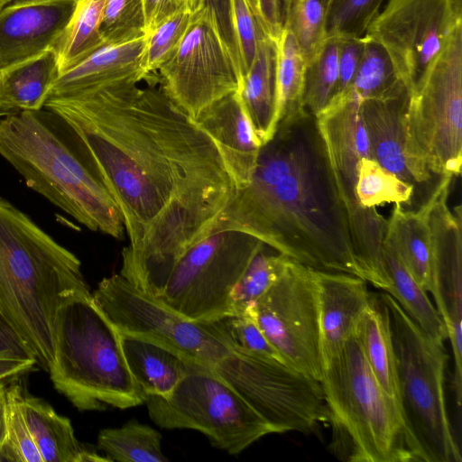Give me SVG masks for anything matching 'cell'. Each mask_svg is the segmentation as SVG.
<instances>
[{
    "instance_id": "d6986e66",
    "label": "cell",
    "mask_w": 462,
    "mask_h": 462,
    "mask_svg": "<svg viewBox=\"0 0 462 462\" xmlns=\"http://www.w3.org/2000/svg\"><path fill=\"white\" fill-rule=\"evenodd\" d=\"M315 275L324 365L354 336L372 296L361 277L318 270Z\"/></svg>"
},
{
    "instance_id": "ffe728a7",
    "label": "cell",
    "mask_w": 462,
    "mask_h": 462,
    "mask_svg": "<svg viewBox=\"0 0 462 462\" xmlns=\"http://www.w3.org/2000/svg\"><path fill=\"white\" fill-rule=\"evenodd\" d=\"M219 148L237 186H245L256 166L261 143L238 91L207 106L195 119Z\"/></svg>"
},
{
    "instance_id": "30bf717a",
    "label": "cell",
    "mask_w": 462,
    "mask_h": 462,
    "mask_svg": "<svg viewBox=\"0 0 462 462\" xmlns=\"http://www.w3.org/2000/svg\"><path fill=\"white\" fill-rule=\"evenodd\" d=\"M151 420L166 430H195L212 446L237 455L271 427L210 367L187 374L166 397L148 395Z\"/></svg>"
},
{
    "instance_id": "ac0fdd59",
    "label": "cell",
    "mask_w": 462,
    "mask_h": 462,
    "mask_svg": "<svg viewBox=\"0 0 462 462\" xmlns=\"http://www.w3.org/2000/svg\"><path fill=\"white\" fill-rule=\"evenodd\" d=\"M77 0H13L0 10V71L53 49Z\"/></svg>"
},
{
    "instance_id": "7402d4cb",
    "label": "cell",
    "mask_w": 462,
    "mask_h": 462,
    "mask_svg": "<svg viewBox=\"0 0 462 462\" xmlns=\"http://www.w3.org/2000/svg\"><path fill=\"white\" fill-rule=\"evenodd\" d=\"M145 36L117 44H104L60 74L48 97H62L144 79L142 57ZM47 97V98H48Z\"/></svg>"
},
{
    "instance_id": "4316f807",
    "label": "cell",
    "mask_w": 462,
    "mask_h": 462,
    "mask_svg": "<svg viewBox=\"0 0 462 462\" xmlns=\"http://www.w3.org/2000/svg\"><path fill=\"white\" fill-rule=\"evenodd\" d=\"M363 354L380 385L398 402L395 355L388 312L383 302L372 296L355 331Z\"/></svg>"
},
{
    "instance_id": "7c38bea8",
    "label": "cell",
    "mask_w": 462,
    "mask_h": 462,
    "mask_svg": "<svg viewBox=\"0 0 462 462\" xmlns=\"http://www.w3.org/2000/svg\"><path fill=\"white\" fill-rule=\"evenodd\" d=\"M263 245L243 232H213L181 255L155 299L194 321L231 314V293Z\"/></svg>"
},
{
    "instance_id": "836d02e7",
    "label": "cell",
    "mask_w": 462,
    "mask_h": 462,
    "mask_svg": "<svg viewBox=\"0 0 462 462\" xmlns=\"http://www.w3.org/2000/svg\"><path fill=\"white\" fill-rule=\"evenodd\" d=\"M291 259L263 245L254 254L230 298L232 314L248 315L255 302L283 273Z\"/></svg>"
},
{
    "instance_id": "11a10c76",
    "label": "cell",
    "mask_w": 462,
    "mask_h": 462,
    "mask_svg": "<svg viewBox=\"0 0 462 462\" xmlns=\"http://www.w3.org/2000/svg\"><path fill=\"white\" fill-rule=\"evenodd\" d=\"M324 2H325V5H326V9L328 10V8L329 5L331 4L332 0H324ZM326 13H327V11H326Z\"/></svg>"
},
{
    "instance_id": "ab89813d",
    "label": "cell",
    "mask_w": 462,
    "mask_h": 462,
    "mask_svg": "<svg viewBox=\"0 0 462 462\" xmlns=\"http://www.w3.org/2000/svg\"><path fill=\"white\" fill-rule=\"evenodd\" d=\"M100 32L105 44L145 36L143 0H106Z\"/></svg>"
},
{
    "instance_id": "ee69618b",
    "label": "cell",
    "mask_w": 462,
    "mask_h": 462,
    "mask_svg": "<svg viewBox=\"0 0 462 462\" xmlns=\"http://www.w3.org/2000/svg\"><path fill=\"white\" fill-rule=\"evenodd\" d=\"M364 46V35L339 38L338 83L335 97L346 93L351 86L362 59Z\"/></svg>"
},
{
    "instance_id": "f35d334b",
    "label": "cell",
    "mask_w": 462,
    "mask_h": 462,
    "mask_svg": "<svg viewBox=\"0 0 462 462\" xmlns=\"http://www.w3.org/2000/svg\"><path fill=\"white\" fill-rule=\"evenodd\" d=\"M23 391L22 385L16 381L5 387L6 439L1 462H43L22 410Z\"/></svg>"
},
{
    "instance_id": "e575fe53",
    "label": "cell",
    "mask_w": 462,
    "mask_h": 462,
    "mask_svg": "<svg viewBox=\"0 0 462 462\" xmlns=\"http://www.w3.org/2000/svg\"><path fill=\"white\" fill-rule=\"evenodd\" d=\"M356 193L365 208H376L386 203L411 206L415 187L382 167L371 157H363L356 166Z\"/></svg>"
},
{
    "instance_id": "9c48e42d",
    "label": "cell",
    "mask_w": 462,
    "mask_h": 462,
    "mask_svg": "<svg viewBox=\"0 0 462 462\" xmlns=\"http://www.w3.org/2000/svg\"><path fill=\"white\" fill-rule=\"evenodd\" d=\"M360 104L346 91L316 118L356 259L365 280L387 291L390 282L383 255L387 219L376 208H363L356 193L357 163L363 157H371Z\"/></svg>"
},
{
    "instance_id": "8992f818",
    "label": "cell",
    "mask_w": 462,
    "mask_h": 462,
    "mask_svg": "<svg viewBox=\"0 0 462 462\" xmlns=\"http://www.w3.org/2000/svg\"><path fill=\"white\" fill-rule=\"evenodd\" d=\"M331 448L350 462L415 461L398 402L378 383L355 337L323 365Z\"/></svg>"
},
{
    "instance_id": "b9f144b4",
    "label": "cell",
    "mask_w": 462,
    "mask_h": 462,
    "mask_svg": "<svg viewBox=\"0 0 462 462\" xmlns=\"http://www.w3.org/2000/svg\"><path fill=\"white\" fill-rule=\"evenodd\" d=\"M383 0H332L326 13L327 37H361Z\"/></svg>"
},
{
    "instance_id": "e0dca14e",
    "label": "cell",
    "mask_w": 462,
    "mask_h": 462,
    "mask_svg": "<svg viewBox=\"0 0 462 462\" xmlns=\"http://www.w3.org/2000/svg\"><path fill=\"white\" fill-rule=\"evenodd\" d=\"M454 177H440L423 203L431 240L430 294L448 332L454 356V377L462 376V210L448 206Z\"/></svg>"
},
{
    "instance_id": "5b68a950",
    "label": "cell",
    "mask_w": 462,
    "mask_h": 462,
    "mask_svg": "<svg viewBox=\"0 0 462 462\" xmlns=\"http://www.w3.org/2000/svg\"><path fill=\"white\" fill-rule=\"evenodd\" d=\"M49 374L54 388L80 411L127 409L147 399L128 369L118 329L92 293L60 308Z\"/></svg>"
},
{
    "instance_id": "44dd1931",
    "label": "cell",
    "mask_w": 462,
    "mask_h": 462,
    "mask_svg": "<svg viewBox=\"0 0 462 462\" xmlns=\"http://www.w3.org/2000/svg\"><path fill=\"white\" fill-rule=\"evenodd\" d=\"M409 97L408 89L400 81L384 94L363 100L360 109L371 157L402 180L413 185L416 192L404 151Z\"/></svg>"
},
{
    "instance_id": "60d3db41",
    "label": "cell",
    "mask_w": 462,
    "mask_h": 462,
    "mask_svg": "<svg viewBox=\"0 0 462 462\" xmlns=\"http://www.w3.org/2000/svg\"><path fill=\"white\" fill-rule=\"evenodd\" d=\"M191 20V13H178L146 34L142 57L144 79L150 78L173 54Z\"/></svg>"
},
{
    "instance_id": "f907efd6",
    "label": "cell",
    "mask_w": 462,
    "mask_h": 462,
    "mask_svg": "<svg viewBox=\"0 0 462 462\" xmlns=\"http://www.w3.org/2000/svg\"><path fill=\"white\" fill-rule=\"evenodd\" d=\"M5 391L0 394V462L1 455L6 439V412H5Z\"/></svg>"
},
{
    "instance_id": "83f0119b",
    "label": "cell",
    "mask_w": 462,
    "mask_h": 462,
    "mask_svg": "<svg viewBox=\"0 0 462 462\" xmlns=\"http://www.w3.org/2000/svg\"><path fill=\"white\" fill-rule=\"evenodd\" d=\"M383 255L390 282L386 292L424 332L444 343L448 339L447 328L428 292L414 279L393 246L385 241Z\"/></svg>"
},
{
    "instance_id": "d590c367",
    "label": "cell",
    "mask_w": 462,
    "mask_h": 462,
    "mask_svg": "<svg viewBox=\"0 0 462 462\" xmlns=\"http://www.w3.org/2000/svg\"><path fill=\"white\" fill-rule=\"evenodd\" d=\"M283 27L293 35L306 63L326 40L324 0H285Z\"/></svg>"
},
{
    "instance_id": "bcb514c9",
    "label": "cell",
    "mask_w": 462,
    "mask_h": 462,
    "mask_svg": "<svg viewBox=\"0 0 462 462\" xmlns=\"http://www.w3.org/2000/svg\"><path fill=\"white\" fill-rule=\"evenodd\" d=\"M146 34L171 16L189 11V0H143Z\"/></svg>"
},
{
    "instance_id": "9f6ffc18",
    "label": "cell",
    "mask_w": 462,
    "mask_h": 462,
    "mask_svg": "<svg viewBox=\"0 0 462 462\" xmlns=\"http://www.w3.org/2000/svg\"><path fill=\"white\" fill-rule=\"evenodd\" d=\"M255 13L256 0H249Z\"/></svg>"
},
{
    "instance_id": "5bb4252c",
    "label": "cell",
    "mask_w": 462,
    "mask_h": 462,
    "mask_svg": "<svg viewBox=\"0 0 462 462\" xmlns=\"http://www.w3.org/2000/svg\"><path fill=\"white\" fill-rule=\"evenodd\" d=\"M248 315L288 365L320 382L323 358L314 269L291 259Z\"/></svg>"
},
{
    "instance_id": "cb8c5ba5",
    "label": "cell",
    "mask_w": 462,
    "mask_h": 462,
    "mask_svg": "<svg viewBox=\"0 0 462 462\" xmlns=\"http://www.w3.org/2000/svg\"><path fill=\"white\" fill-rule=\"evenodd\" d=\"M21 406L43 462H110L106 457L80 443L70 420L57 413L46 401L23 390Z\"/></svg>"
},
{
    "instance_id": "7dc6e473",
    "label": "cell",
    "mask_w": 462,
    "mask_h": 462,
    "mask_svg": "<svg viewBox=\"0 0 462 462\" xmlns=\"http://www.w3.org/2000/svg\"><path fill=\"white\" fill-rule=\"evenodd\" d=\"M255 14L264 34L276 42L283 30L280 0H256Z\"/></svg>"
},
{
    "instance_id": "f5cc1de1",
    "label": "cell",
    "mask_w": 462,
    "mask_h": 462,
    "mask_svg": "<svg viewBox=\"0 0 462 462\" xmlns=\"http://www.w3.org/2000/svg\"><path fill=\"white\" fill-rule=\"evenodd\" d=\"M11 1L13 0H0V10H2Z\"/></svg>"
},
{
    "instance_id": "d6a6232c",
    "label": "cell",
    "mask_w": 462,
    "mask_h": 462,
    "mask_svg": "<svg viewBox=\"0 0 462 462\" xmlns=\"http://www.w3.org/2000/svg\"><path fill=\"white\" fill-rule=\"evenodd\" d=\"M276 44L275 125L301 106L305 59L291 32L283 27Z\"/></svg>"
},
{
    "instance_id": "ba28073f",
    "label": "cell",
    "mask_w": 462,
    "mask_h": 462,
    "mask_svg": "<svg viewBox=\"0 0 462 462\" xmlns=\"http://www.w3.org/2000/svg\"><path fill=\"white\" fill-rule=\"evenodd\" d=\"M404 151L416 184L459 176L462 162V25L410 94Z\"/></svg>"
},
{
    "instance_id": "f6af8a7d",
    "label": "cell",
    "mask_w": 462,
    "mask_h": 462,
    "mask_svg": "<svg viewBox=\"0 0 462 462\" xmlns=\"http://www.w3.org/2000/svg\"><path fill=\"white\" fill-rule=\"evenodd\" d=\"M203 8L208 9L213 14L220 35L240 69L231 25L230 0H189V9L191 14Z\"/></svg>"
},
{
    "instance_id": "816d5d0a",
    "label": "cell",
    "mask_w": 462,
    "mask_h": 462,
    "mask_svg": "<svg viewBox=\"0 0 462 462\" xmlns=\"http://www.w3.org/2000/svg\"><path fill=\"white\" fill-rule=\"evenodd\" d=\"M18 111L20 110L14 107L5 97L0 81V118Z\"/></svg>"
},
{
    "instance_id": "c3c4849f",
    "label": "cell",
    "mask_w": 462,
    "mask_h": 462,
    "mask_svg": "<svg viewBox=\"0 0 462 462\" xmlns=\"http://www.w3.org/2000/svg\"><path fill=\"white\" fill-rule=\"evenodd\" d=\"M0 356H10L20 358H33L19 336L1 313Z\"/></svg>"
},
{
    "instance_id": "4dcf8cb0",
    "label": "cell",
    "mask_w": 462,
    "mask_h": 462,
    "mask_svg": "<svg viewBox=\"0 0 462 462\" xmlns=\"http://www.w3.org/2000/svg\"><path fill=\"white\" fill-rule=\"evenodd\" d=\"M97 448L110 462H166L162 435L153 428L131 420L121 427L102 430Z\"/></svg>"
},
{
    "instance_id": "d4e9b609",
    "label": "cell",
    "mask_w": 462,
    "mask_h": 462,
    "mask_svg": "<svg viewBox=\"0 0 462 462\" xmlns=\"http://www.w3.org/2000/svg\"><path fill=\"white\" fill-rule=\"evenodd\" d=\"M238 94L254 131L264 145L276 130V44L266 35L241 80Z\"/></svg>"
},
{
    "instance_id": "484cf974",
    "label": "cell",
    "mask_w": 462,
    "mask_h": 462,
    "mask_svg": "<svg viewBox=\"0 0 462 462\" xmlns=\"http://www.w3.org/2000/svg\"><path fill=\"white\" fill-rule=\"evenodd\" d=\"M383 241L393 246L414 279L430 293L431 240L425 205L407 209L394 203Z\"/></svg>"
},
{
    "instance_id": "8d00e7d4",
    "label": "cell",
    "mask_w": 462,
    "mask_h": 462,
    "mask_svg": "<svg viewBox=\"0 0 462 462\" xmlns=\"http://www.w3.org/2000/svg\"><path fill=\"white\" fill-rule=\"evenodd\" d=\"M203 321L231 351L263 356L285 363L250 315L231 313Z\"/></svg>"
},
{
    "instance_id": "74e56055",
    "label": "cell",
    "mask_w": 462,
    "mask_h": 462,
    "mask_svg": "<svg viewBox=\"0 0 462 462\" xmlns=\"http://www.w3.org/2000/svg\"><path fill=\"white\" fill-rule=\"evenodd\" d=\"M364 38L362 59L347 89L360 102L384 94L401 81L383 47L365 35Z\"/></svg>"
},
{
    "instance_id": "4fadbf2b",
    "label": "cell",
    "mask_w": 462,
    "mask_h": 462,
    "mask_svg": "<svg viewBox=\"0 0 462 462\" xmlns=\"http://www.w3.org/2000/svg\"><path fill=\"white\" fill-rule=\"evenodd\" d=\"M462 25V0H388L364 35L380 44L411 94Z\"/></svg>"
},
{
    "instance_id": "7a4b0ae2",
    "label": "cell",
    "mask_w": 462,
    "mask_h": 462,
    "mask_svg": "<svg viewBox=\"0 0 462 462\" xmlns=\"http://www.w3.org/2000/svg\"><path fill=\"white\" fill-rule=\"evenodd\" d=\"M226 230L245 233L311 269L365 279L317 118L303 107L283 117L261 147L248 183L213 232Z\"/></svg>"
},
{
    "instance_id": "3957f363",
    "label": "cell",
    "mask_w": 462,
    "mask_h": 462,
    "mask_svg": "<svg viewBox=\"0 0 462 462\" xmlns=\"http://www.w3.org/2000/svg\"><path fill=\"white\" fill-rule=\"evenodd\" d=\"M79 259L0 196V313L48 372L60 308L89 294Z\"/></svg>"
},
{
    "instance_id": "6da1fadb",
    "label": "cell",
    "mask_w": 462,
    "mask_h": 462,
    "mask_svg": "<svg viewBox=\"0 0 462 462\" xmlns=\"http://www.w3.org/2000/svg\"><path fill=\"white\" fill-rule=\"evenodd\" d=\"M44 107L77 131L117 206L130 241L120 273L159 297L237 192L219 148L161 88L134 81L48 97Z\"/></svg>"
},
{
    "instance_id": "603a6c76",
    "label": "cell",
    "mask_w": 462,
    "mask_h": 462,
    "mask_svg": "<svg viewBox=\"0 0 462 462\" xmlns=\"http://www.w3.org/2000/svg\"><path fill=\"white\" fill-rule=\"evenodd\" d=\"M119 333L128 369L147 396H168L187 374L205 366L152 339Z\"/></svg>"
},
{
    "instance_id": "9a60e30c",
    "label": "cell",
    "mask_w": 462,
    "mask_h": 462,
    "mask_svg": "<svg viewBox=\"0 0 462 462\" xmlns=\"http://www.w3.org/2000/svg\"><path fill=\"white\" fill-rule=\"evenodd\" d=\"M156 72L162 90L193 119L210 104L237 92L242 79L207 8L191 14L179 46Z\"/></svg>"
},
{
    "instance_id": "681fc988",
    "label": "cell",
    "mask_w": 462,
    "mask_h": 462,
    "mask_svg": "<svg viewBox=\"0 0 462 462\" xmlns=\"http://www.w3.org/2000/svg\"><path fill=\"white\" fill-rule=\"evenodd\" d=\"M36 365L33 358L0 356V383L17 381L23 374L32 371Z\"/></svg>"
},
{
    "instance_id": "277c9868",
    "label": "cell",
    "mask_w": 462,
    "mask_h": 462,
    "mask_svg": "<svg viewBox=\"0 0 462 462\" xmlns=\"http://www.w3.org/2000/svg\"><path fill=\"white\" fill-rule=\"evenodd\" d=\"M0 155L26 185L91 231L123 239L125 226L74 127L48 109L0 118Z\"/></svg>"
},
{
    "instance_id": "f1b7e54d",
    "label": "cell",
    "mask_w": 462,
    "mask_h": 462,
    "mask_svg": "<svg viewBox=\"0 0 462 462\" xmlns=\"http://www.w3.org/2000/svg\"><path fill=\"white\" fill-rule=\"evenodd\" d=\"M59 76L53 48L0 71V81L5 97L18 110H39Z\"/></svg>"
},
{
    "instance_id": "db71d44e",
    "label": "cell",
    "mask_w": 462,
    "mask_h": 462,
    "mask_svg": "<svg viewBox=\"0 0 462 462\" xmlns=\"http://www.w3.org/2000/svg\"><path fill=\"white\" fill-rule=\"evenodd\" d=\"M7 384L8 383H0V394L4 392V390L5 389Z\"/></svg>"
},
{
    "instance_id": "1f68e13d",
    "label": "cell",
    "mask_w": 462,
    "mask_h": 462,
    "mask_svg": "<svg viewBox=\"0 0 462 462\" xmlns=\"http://www.w3.org/2000/svg\"><path fill=\"white\" fill-rule=\"evenodd\" d=\"M339 38L327 37L306 63L301 106L317 117L331 103L338 83Z\"/></svg>"
},
{
    "instance_id": "52a82bcc",
    "label": "cell",
    "mask_w": 462,
    "mask_h": 462,
    "mask_svg": "<svg viewBox=\"0 0 462 462\" xmlns=\"http://www.w3.org/2000/svg\"><path fill=\"white\" fill-rule=\"evenodd\" d=\"M395 355L398 403L415 461L460 462L445 400L448 356L443 343L424 332L387 292Z\"/></svg>"
},
{
    "instance_id": "2e32d148",
    "label": "cell",
    "mask_w": 462,
    "mask_h": 462,
    "mask_svg": "<svg viewBox=\"0 0 462 462\" xmlns=\"http://www.w3.org/2000/svg\"><path fill=\"white\" fill-rule=\"evenodd\" d=\"M92 296L119 332L152 339L211 368L231 352L204 321L179 314L120 273L102 279Z\"/></svg>"
},
{
    "instance_id": "8fae6325",
    "label": "cell",
    "mask_w": 462,
    "mask_h": 462,
    "mask_svg": "<svg viewBox=\"0 0 462 462\" xmlns=\"http://www.w3.org/2000/svg\"><path fill=\"white\" fill-rule=\"evenodd\" d=\"M212 369L273 433L311 432L328 422L320 382L282 361L231 351Z\"/></svg>"
},
{
    "instance_id": "7bdbcfd3",
    "label": "cell",
    "mask_w": 462,
    "mask_h": 462,
    "mask_svg": "<svg viewBox=\"0 0 462 462\" xmlns=\"http://www.w3.org/2000/svg\"><path fill=\"white\" fill-rule=\"evenodd\" d=\"M230 16L243 78L251 67L259 42L265 34L249 0H230Z\"/></svg>"
},
{
    "instance_id": "f546056e",
    "label": "cell",
    "mask_w": 462,
    "mask_h": 462,
    "mask_svg": "<svg viewBox=\"0 0 462 462\" xmlns=\"http://www.w3.org/2000/svg\"><path fill=\"white\" fill-rule=\"evenodd\" d=\"M106 0H77L70 20L54 50L60 74L105 44L100 28Z\"/></svg>"
}]
</instances>
